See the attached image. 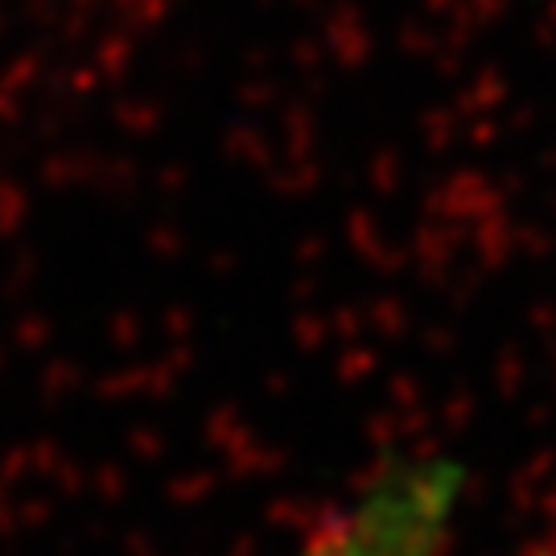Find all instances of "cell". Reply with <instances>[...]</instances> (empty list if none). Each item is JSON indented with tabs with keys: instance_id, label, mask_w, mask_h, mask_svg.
Returning <instances> with one entry per match:
<instances>
[{
	"instance_id": "6da1fadb",
	"label": "cell",
	"mask_w": 556,
	"mask_h": 556,
	"mask_svg": "<svg viewBox=\"0 0 556 556\" xmlns=\"http://www.w3.org/2000/svg\"><path fill=\"white\" fill-rule=\"evenodd\" d=\"M457 495L441 466H408L309 528L293 556H445Z\"/></svg>"
}]
</instances>
